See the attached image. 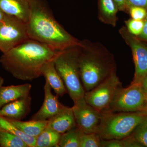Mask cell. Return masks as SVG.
<instances>
[{
    "label": "cell",
    "instance_id": "cell-1",
    "mask_svg": "<svg viewBox=\"0 0 147 147\" xmlns=\"http://www.w3.org/2000/svg\"><path fill=\"white\" fill-rule=\"evenodd\" d=\"M59 52L30 39L3 54L0 63L14 78L31 82L41 76L43 66L53 60Z\"/></svg>",
    "mask_w": 147,
    "mask_h": 147
},
{
    "label": "cell",
    "instance_id": "cell-2",
    "mask_svg": "<svg viewBox=\"0 0 147 147\" xmlns=\"http://www.w3.org/2000/svg\"><path fill=\"white\" fill-rule=\"evenodd\" d=\"M30 13L26 23L29 38L58 51L81 44L55 19L45 0H28Z\"/></svg>",
    "mask_w": 147,
    "mask_h": 147
},
{
    "label": "cell",
    "instance_id": "cell-3",
    "mask_svg": "<svg viewBox=\"0 0 147 147\" xmlns=\"http://www.w3.org/2000/svg\"><path fill=\"white\" fill-rule=\"evenodd\" d=\"M79 62L85 92L96 87L117 69L113 54L102 43L89 40H81Z\"/></svg>",
    "mask_w": 147,
    "mask_h": 147
},
{
    "label": "cell",
    "instance_id": "cell-4",
    "mask_svg": "<svg viewBox=\"0 0 147 147\" xmlns=\"http://www.w3.org/2000/svg\"><path fill=\"white\" fill-rule=\"evenodd\" d=\"M79 45L59 51L54 59L56 70L74 102L84 97L85 94L80 77Z\"/></svg>",
    "mask_w": 147,
    "mask_h": 147
},
{
    "label": "cell",
    "instance_id": "cell-5",
    "mask_svg": "<svg viewBox=\"0 0 147 147\" xmlns=\"http://www.w3.org/2000/svg\"><path fill=\"white\" fill-rule=\"evenodd\" d=\"M101 113L102 123L97 134L104 140L122 139L129 136L147 116L144 111Z\"/></svg>",
    "mask_w": 147,
    "mask_h": 147
},
{
    "label": "cell",
    "instance_id": "cell-6",
    "mask_svg": "<svg viewBox=\"0 0 147 147\" xmlns=\"http://www.w3.org/2000/svg\"><path fill=\"white\" fill-rule=\"evenodd\" d=\"M145 93L142 84L131 83L127 88H123L121 86L119 88L109 109L106 111L145 112Z\"/></svg>",
    "mask_w": 147,
    "mask_h": 147
},
{
    "label": "cell",
    "instance_id": "cell-7",
    "mask_svg": "<svg viewBox=\"0 0 147 147\" xmlns=\"http://www.w3.org/2000/svg\"><path fill=\"white\" fill-rule=\"evenodd\" d=\"M0 28V51L4 54L30 39L26 23L6 14Z\"/></svg>",
    "mask_w": 147,
    "mask_h": 147
},
{
    "label": "cell",
    "instance_id": "cell-8",
    "mask_svg": "<svg viewBox=\"0 0 147 147\" xmlns=\"http://www.w3.org/2000/svg\"><path fill=\"white\" fill-rule=\"evenodd\" d=\"M122 84L114 71L96 87L86 92L84 98L88 104L100 112L109 109L116 92Z\"/></svg>",
    "mask_w": 147,
    "mask_h": 147
},
{
    "label": "cell",
    "instance_id": "cell-9",
    "mask_svg": "<svg viewBox=\"0 0 147 147\" xmlns=\"http://www.w3.org/2000/svg\"><path fill=\"white\" fill-rule=\"evenodd\" d=\"M119 33L132 52L135 73L131 83L142 84L147 74V44L130 34L125 26L121 27Z\"/></svg>",
    "mask_w": 147,
    "mask_h": 147
},
{
    "label": "cell",
    "instance_id": "cell-10",
    "mask_svg": "<svg viewBox=\"0 0 147 147\" xmlns=\"http://www.w3.org/2000/svg\"><path fill=\"white\" fill-rule=\"evenodd\" d=\"M72 107L76 127L83 133H96L102 121L101 112L87 103L84 97L74 102Z\"/></svg>",
    "mask_w": 147,
    "mask_h": 147
},
{
    "label": "cell",
    "instance_id": "cell-11",
    "mask_svg": "<svg viewBox=\"0 0 147 147\" xmlns=\"http://www.w3.org/2000/svg\"><path fill=\"white\" fill-rule=\"evenodd\" d=\"M45 97L42 106L32 117L35 120L47 121L58 114L63 108V104L59 100V96L52 92V88L45 80L44 87Z\"/></svg>",
    "mask_w": 147,
    "mask_h": 147
},
{
    "label": "cell",
    "instance_id": "cell-12",
    "mask_svg": "<svg viewBox=\"0 0 147 147\" xmlns=\"http://www.w3.org/2000/svg\"><path fill=\"white\" fill-rule=\"evenodd\" d=\"M32 98L29 95L9 102L0 109V116L11 119L22 120L31 110Z\"/></svg>",
    "mask_w": 147,
    "mask_h": 147
},
{
    "label": "cell",
    "instance_id": "cell-13",
    "mask_svg": "<svg viewBox=\"0 0 147 147\" xmlns=\"http://www.w3.org/2000/svg\"><path fill=\"white\" fill-rule=\"evenodd\" d=\"M72 107L64 105L61 111L48 120L47 127L61 134L76 127Z\"/></svg>",
    "mask_w": 147,
    "mask_h": 147
},
{
    "label": "cell",
    "instance_id": "cell-14",
    "mask_svg": "<svg viewBox=\"0 0 147 147\" xmlns=\"http://www.w3.org/2000/svg\"><path fill=\"white\" fill-rule=\"evenodd\" d=\"M0 8L6 14L15 16L25 23L28 21L30 13L28 0H0Z\"/></svg>",
    "mask_w": 147,
    "mask_h": 147
},
{
    "label": "cell",
    "instance_id": "cell-15",
    "mask_svg": "<svg viewBox=\"0 0 147 147\" xmlns=\"http://www.w3.org/2000/svg\"><path fill=\"white\" fill-rule=\"evenodd\" d=\"M41 76L45 77L49 83L56 95L59 97H63L67 93L63 81L55 68L54 60L44 65L41 69Z\"/></svg>",
    "mask_w": 147,
    "mask_h": 147
},
{
    "label": "cell",
    "instance_id": "cell-16",
    "mask_svg": "<svg viewBox=\"0 0 147 147\" xmlns=\"http://www.w3.org/2000/svg\"><path fill=\"white\" fill-rule=\"evenodd\" d=\"M31 89V85L29 84L2 86L0 88V109L9 102L30 95Z\"/></svg>",
    "mask_w": 147,
    "mask_h": 147
},
{
    "label": "cell",
    "instance_id": "cell-17",
    "mask_svg": "<svg viewBox=\"0 0 147 147\" xmlns=\"http://www.w3.org/2000/svg\"><path fill=\"white\" fill-rule=\"evenodd\" d=\"M118 11L113 0H99L98 18L102 23L115 27Z\"/></svg>",
    "mask_w": 147,
    "mask_h": 147
},
{
    "label": "cell",
    "instance_id": "cell-18",
    "mask_svg": "<svg viewBox=\"0 0 147 147\" xmlns=\"http://www.w3.org/2000/svg\"><path fill=\"white\" fill-rule=\"evenodd\" d=\"M8 119L24 134L34 138L37 137L47 127L48 124V120L31 119L24 121L22 120Z\"/></svg>",
    "mask_w": 147,
    "mask_h": 147
},
{
    "label": "cell",
    "instance_id": "cell-19",
    "mask_svg": "<svg viewBox=\"0 0 147 147\" xmlns=\"http://www.w3.org/2000/svg\"><path fill=\"white\" fill-rule=\"evenodd\" d=\"M0 129L20 137L28 147H35L36 138L28 136L23 133L8 119L0 116Z\"/></svg>",
    "mask_w": 147,
    "mask_h": 147
},
{
    "label": "cell",
    "instance_id": "cell-20",
    "mask_svg": "<svg viewBox=\"0 0 147 147\" xmlns=\"http://www.w3.org/2000/svg\"><path fill=\"white\" fill-rule=\"evenodd\" d=\"M61 134L47 127L36 137L35 147H58Z\"/></svg>",
    "mask_w": 147,
    "mask_h": 147
},
{
    "label": "cell",
    "instance_id": "cell-21",
    "mask_svg": "<svg viewBox=\"0 0 147 147\" xmlns=\"http://www.w3.org/2000/svg\"><path fill=\"white\" fill-rule=\"evenodd\" d=\"M82 131L77 127L61 134L58 147H80Z\"/></svg>",
    "mask_w": 147,
    "mask_h": 147
},
{
    "label": "cell",
    "instance_id": "cell-22",
    "mask_svg": "<svg viewBox=\"0 0 147 147\" xmlns=\"http://www.w3.org/2000/svg\"><path fill=\"white\" fill-rule=\"evenodd\" d=\"M0 147H28L20 137L0 129Z\"/></svg>",
    "mask_w": 147,
    "mask_h": 147
},
{
    "label": "cell",
    "instance_id": "cell-23",
    "mask_svg": "<svg viewBox=\"0 0 147 147\" xmlns=\"http://www.w3.org/2000/svg\"><path fill=\"white\" fill-rule=\"evenodd\" d=\"M131 135L143 147H147V116L137 125Z\"/></svg>",
    "mask_w": 147,
    "mask_h": 147
},
{
    "label": "cell",
    "instance_id": "cell-24",
    "mask_svg": "<svg viewBox=\"0 0 147 147\" xmlns=\"http://www.w3.org/2000/svg\"><path fill=\"white\" fill-rule=\"evenodd\" d=\"M80 142V147H101V139L96 133L82 132Z\"/></svg>",
    "mask_w": 147,
    "mask_h": 147
},
{
    "label": "cell",
    "instance_id": "cell-25",
    "mask_svg": "<svg viewBox=\"0 0 147 147\" xmlns=\"http://www.w3.org/2000/svg\"><path fill=\"white\" fill-rule=\"evenodd\" d=\"M127 31L135 36H139L142 33L144 26V20H134L130 18L125 21Z\"/></svg>",
    "mask_w": 147,
    "mask_h": 147
},
{
    "label": "cell",
    "instance_id": "cell-26",
    "mask_svg": "<svg viewBox=\"0 0 147 147\" xmlns=\"http://www.w3.org/2000/svg\"><path fill=\"white\" fill-rule=\"evenodd\" d=\"M131 18L137 20H144L147 16V9L141 7H131L127 10Z\"/></svg>",
    "mask_w": 147,
    "mask_h": 147
},
{
    "label": "cell",
    "instance_id": "cell-27",
    "mask_svg": "<svg viewBox=\"0 0 147 147\" xmlns=\"http://www.w3.org/2000/svg\"><path fill=\"white\" fill-rule=\"evenodd\" d=\"M101 147H124L123 139L101 140Z\"/></svg>",
    "mask_w": 147,
    "mask_h": 147
},
{
    "label": "cell",
    "instance_id": "cell-28",
    "mask_svg": "<svg viewBox=\"0 0 147 147\" xmlns=\"http://www.w3.org/2000/svg\"><path fill=\"white\" fill-rule=\"evenodd\" d=\"M127 11L131 7H144L147 9V0H125Z\"/></svg>",
    "mask_w": 147,
    "mask_h": 147
},
{
    "label": "cell",
    "instance_id": "cell-29",
    "mask_svg": "<svg viewBox=\"0 0 147 147\" xmlns=\"http://www.w3.org/2000/svg\"><path fill=\"white\" fill-rule=\"evenodd\" d=\"M141 40L147 42V16L144 20V26L142 33L137 36Z\"/></svg>",
    "mask_w": 147,
    "mask_h": 147
},
{
    "label": "cell",
    "instance_id": "cell-30",
    "mask_svg": "<svg viewBox=\"0 0 147 147\" xmlns=\"http://www.w3.org/2000/svg\"><path fill=\"white\" fill-rule=\"evenodd\" d=\"M113 1L119 11H127L125 0H113Z\"/></svg>",
    "mask_w": 147,
    "mask_h": 147
},
{
    "label": "cell",
    "instance_id": "cell-31",
    "mask_svg": "<svg viewBox=\"0 0 147 147\" xmlns=\"http://www.w3.org/2000/svg\"><path fill=\"white\" fill-rule=\"evenodd\" d=\"M142 89L145 93H147V74L142 83Z\"/></svg>",
    "mask_w": 147,
    "mask_h": 147
},
{
    "label": "cell",
    "instance_id": "cell-32",
    "mask_svg": "<svg viewBox=\"0 0 147 147\" xmlns=\"http://www.w3.org/2000/svg\"><path fill=\"white\" fill-rule=\"evenodd\" d=\"M5 13L0 8V22L2 21L5 16Z\"/></svg>",
    "mask_w": 147,
    "mask_h": 147
},
{
    "label": "cell",
    "instance_id": "cell-33",
    "mask_svg": "<svg viewBox=\"0 0 147 147\" xmlns=\"http://www.w3.org/2000/svg\"><path fill=\"white\" fill-rule=\"evenodd\" d=\"M145 111L147 113V93H145Z\"/></svg>",
    "mask_w": 147,
    "mask_h": 147
},
{
    "label": "cell",
    "instance_id": "cell-34",
    "mask_svg": "<svg viewBox=\"0 0 147 147\" xmlns=\"http://www.w3.org/2000/svg\"><path fill=\"white\" fill-rule=\"evenodd\" d=\"M4 83V79H3L1 76H0V88L1 87L3 86V84Z\"/></svg>",
    "mask_w": 147,
    "mask_h": 147
},
{
    "label": "cell",
    "instance_id": "cell-35",
    "mask_svg": "<svg viewBox=\"0 0 147 147\" xmlns=\"http://www.w3.org/2000/svg\"><path fill=\"white\" fill-rule=\"evenodd\" d=\"M2 25V23L1 22H0V28H1V27Z\"/></svg>",
    "mask_w": 147,
    "mask_h": 147
}]
</instances>
